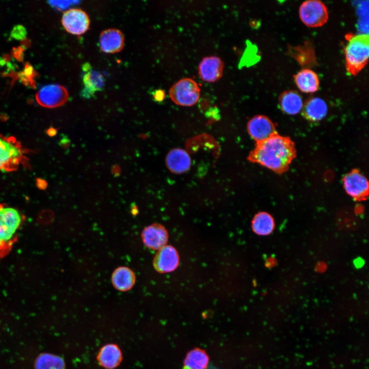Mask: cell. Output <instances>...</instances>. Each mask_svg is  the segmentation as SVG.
<instances>
[{
    "label": "cell",
    "mask_w": 369,
    "mask_h": 369,
    "mask_svg": "<svg viewBox=\"0 0 369 369\" xmlns=\"http://www.w3.org/2000/svg\"><path fill=\"white\" fill-rule=\"evenodd\" d=\"M29 151L13 136L0 134V170L6 172L16 171L20 166L30 168L26 154Z\"/></svg>",
    "instance_id": "obj_3"
},
{
    "label": "cell",
    "mask_w": 369,
    "mask_h": 369,
    "mask_svg": "<svg viewBox=\"0 0 369 369\" xmlns=\"http://www.w3.org/2000/svg\"><path fill=\"white\" fill-rule=\"evenodd\" d=\"M198 69L199 76L202 80L214 83L222 76L224 64L219 57L210 56L201 60Z\"/></svg>",
    "instance_id": "obj_11"
},
{
    "label": "cell",
    "mask_w": 369,
    "mask_h": 369,
    "mask_svg": "<svg viewBox=\"0 0 369 369\" xmlns=\"http://www.w3.org/2000/svg\"><path fill=\"white\" fill-rule=\"evenodd\" d=\"M296 156L294 143L289 137L277 133L263 141L256 142L248 159L281 174L288 171Z\"/></svg>",
    "instance_id": "obj_1"
},
{
    "label": "cell",
    "mask_w": 369,
    "mask_h": 369,
    "mask_svg": "<svg viewBox=\"0 0 369 369\" xmlns=\"http://www.w3.org/2000/svg\"><path fill=\"white\" fill-rule=\"evenodd\" d=\"M169 94L172 101L176 105L192 106L199 100L200 90L194 80L184 78L180 79L171 87Z\"/></svg>",
    "instance_id": "obj_5"
},
{
    "label": "cell",
    "mask_w": 369,
    "mask_h": 369,
    "mask_svg": "<svg viewBox=\"0 0 369 369\" xmlns=\"http://www.w3.org/2000/svg\"><path fill=\"white\" fill-rule=\"evenodd\" d=\"M247 130L256 142L263 141L277 133L274 123L268 117L262 115L252 118L248 123Z\"/></svg>",
    "instance_id": "obj_10"
},
{
    "label": "cell",
    "mask_w": 369,
    "mask_h": 369,
    "mask_svg": "<svg viewBox=\"0 0 369 369\" xmlns=\"http://www.w3.org/2000/svg\"><path fill=\"white\" fill-rule=\"evenodd\" d=\"M49 4L58 9L67 8L70 3V1H49Z\"/></svg>",
    "instance_id": "obj_26"
},
{
    "label": "cell",
    "mask_w": 369,
    "mask_h": 369,
    "mask_svg": "<svg viewBox=\"0 0 369 369\" xmlns=\"http://www.w3.org/2000/svg\"><path fill=\"white\" fill-rule=\"evenodd\" d=\"M97 358L99 364L102 367L107 369H113L120 364L122 355L117 345L109 344L100 349Z\"/></svg>",
    "instance_id": "obj_20"
},
{
    "label": "cell",
    "mask_w": 369,
    "mask_h": 369,
    "mask_svg": "<svg viewBox=\"0 0 369 369\" xmlns=\"http://www.w3.org/2000/svg\"><path fill=\"white\" fill-rule=\"evenodd\" d=\"M83 69L85 73L83 76L84 88L81 92V95L84 97L90 98L93 96L95 92L103 89L105 79L100 73L92 70L87 63L83 65Z\"/></svg>",
    "instance_id": "obj_13"
},
{
    "label": "cell",
    "mask_w": 369,
    "mask_h": 369,
    "mask_svg": "<svg viewBox=\"0 0 369 369\" xmlns=\"http://www.w3.org/2000/svg\"><path fill=\"white\" fill-rule=\"evenodd\" d=\"M179 262L176 250L170 245L163 246L157 253L153 261L155 269L160 273L171 272L175 270Z\"/></svg>",
    "instance_id": "obj_12"
},
{
    "label": "cell",
    "mask_w": 369,
    "mask_h": 369,
    "mask_svg": "<svg viewBox=\"0 0 369 369\" xmlns=\"http://www.w3.org/2000/svg\"><path fill=\"white\" fill-rule=\"evenodd\" d=\"M35 98L40 106L53 108L65 104L69 95L64 87L58 84H50L42 87L36 93Z\"/></svg>",
    "instance_id": "obj_7"
},
{
    "label": "cell",
    "mask_w": 369,
    "mask_h": 369,
    "mask_svg": "<svg viewBox=\"0 0 369 369\" xmlns=\"http://www.w3.org/2000/svg\"><path fill=\"white\" fill-rule=\"evenodd\" d=\"M302 23L309 27H319L326 23L329 17L325 5L318 0H309L302 3L299 10Z\"/></svg>",
    "instance_id": "obj_6"
},
{
    "label": "cell",
    "mask_w": 369,
    "mask_h": 369,
    "mask_svg": "<svg viewBox=\"0 0 369 369\" xmlns=\"http://www.w3.org/2000/svg\"><path fill=\"white\" fill-rule=\"evenodd\" d=\"M295 83L302 92L311 93L316 92L319 87V79L313 70L304 68L294 76Z\"/></svg>",
    "instance_id": "obj_19"
},
{
    "label": "cell",
    "mask_w": 369,
    "mask_h": 369,
    "mask_svg": "<svg viewBox=\"0 0 369 369\" xmlns=\"http://www.w3.org/2000/svg\"><path fill=\"white\" fill-rule=\"evenodd\" d=\"M209 362L206 352L200 348H195L187 353L182 369H206Z\"/></svg>",
    "instance_id": "obj_22"
},
{
    "label": "cell",
    "mask_w": 369,
    "mask_h": 369,
    "mask_svg": "<svg viewBox=\"0 0 369 369\" xmlns=\"http://www.w3.org/2000/svg\"><path fill=\"white\" fill-rule=\"evenodd\" d=\"M252 228L257 234L266 235L272 233L274 229V221L273 217L268 213L260 212L254 217Z\"/></svg>",
    "instance_id": "obj_23"
},
{
    "label": "cell",
    "mask_w": 369,
    "mask_h": 369,
    "mask_svg": "<svg viewBox=\"0 0 369 369\" xmlns=\"http://www.w3.org/2000/svg\"><path fill=\"white\" fill-rule=\"evenodd\" d=\"M292 55L303 66H310L316 62L314 49L311 45L308 44L294 47L290 50Z\"/></svg>",
    "instance_id": "obj_25"
},
{
    "label": "cell",
    "mask_w": 369,
    "mask_h": 369,
    "mask_svg": "<svg viewBox=\"0 0 369 369\" xmlns=\"http://www.w3.org/2000/svg\"><path fill=\"white\" fill-rule=\"evenodd\" d=\"M135 277L132 270L127 267H119L116 269L112 276V281L118 290L126 291L132 288L135 283Z\"/></svg>",
    "instance_id": "obj_21"
},
{
    "label": "cell",
    "mask_w": 369,
    "mask_h": 369,
    "mask_svg": "<svg viewBox=\"0 0 369 369\" xmlns=\"http://www.w3.org/2000/svg\"><path fill=\"white\" fill-rule=\"evenodd\" d=\"M166 164L172 173L182 174L190 169L192 160L186 150L181 148H174L168 153L166 158Z\"/></svg>",
    "instance_id": "obj_14"
},
{
    "label": "cell",
    "mask_w": 369,
    "mask_h": 369,
    "mask_svg": "<svg viewBox=\"0 0 369 369\" xmlns=\"http://www.w3.org/2000/svg\"><path fill=\"white\" fill-rule=\"evenodd\" d=\"M61 23L68 32L78 35L85 33L88 30L90 19L84 10L72 8L63 14Z\"/></svg>",
    "instance_id": "obj_9"
},
{
    "label": "cell",
    "mask_w": 369,
    "mask_h": 369,
    "mask_svg": "<svg viewBox=\"0 0 369 369\" xmlns=\"http://www.w3.org/2000/svg\"><path fill=\"white\" fill-rule=\"evenodd\" d=\"M304 117L312 121H318L323 119L327 113V106L324 100L317 97L308 99L302 109Z\"/></svg>",
    "instance_id": "obj_17"
},
{
    "label": "cell",
    "mask_w": 369,
    "mask_h": 369,
    "mask_svg": "<svg viewBox=\"0 0 369 369\" xmlns=\"http://www.w3.org/2000/svg\"><path fill=\"white\" fill-rule=\"evenodd\" d=\"M281 110L289 115H296L302 111L303 103L300 94L293 90L283 92L279 97Z\"/></svg>",
    "instance_id": "obj_18"
},
{
    "label": "cell",
    "mask_w": 369,
    "mask_h": 369,
    "mask_svg": "<svg viewBox=\"0 0 369 369\" xmlns=\"http://www.w3.org/2000/svg\"><path fill=\"white\" fill-rule=\"evenodd\" d=\"M347 40L344 47L345 67L348 73L353 75L358 74L366 65L369 54L368 34L346 35Z\"/></svg>",
    "instance_id": "obj_2"
},
{
    "label": "cell",
    "mask_w": 369,
    "mask_h": 369,
    "mask_svg": "<svg viewBox=\"0 0 369 369\" xmlns=\"http://www.w3.org/2000/svg\"><path fill=\"white\" fill-rule=\"evenodd\" d=\"M346 192L355 200H365L368 195V182L358 170L354 169L343 178Z\"/></svg>",
    "instance_id": "obj_8"
},
{
    "label": "cell",
    "mask_w": 369,
    "mask_h": 369,
    "mask_svg": "<svg viewBox=\"0 0 369 369\" xmlns=\"http://www.w3.org/2000/svg\"><path fill=\"white\" fill-rule=\"evenodd\" d=\"M18 210L7 205H0V251L8 245L14 237L22 222Z\"/></svg>",
    "instance_id": "obj_4"
},
{
    "label": "cell",
    "mask_w": 369,
    "mask_h": 369,
    "mask_svg": "<svg viewBox=\"0 0 369 369\" xmlns=\"http://www.w3.org/2000/svg\"><path fill=\"white\" fill-rule=\"evenodd\" d=\"M144 244L153 250L160 249L168 240V233L165 228L158 224H153L146 228L142 233Z\"/></svg>",
    "instance_id": "obj_16"
},
{
    "label": "cell",
    "mask_w": 369,
    "mask_h": 369,
    "mask_svg": "<svg viewBox=\"0 0 369 369\" xmlns=\"http://www.w3.org/2000/svg\"><path fill=\"white\" fill-rule=\"evenodd\" d=\"M154 97L155 99L157 101H161L165 97V93L161 90H157L155 91V93L154 95Z\"/></svg>",
    "instance_id": "obj_27"
},
{
    "label": "cell",
    "mask_w": 369,
    "mask_h": 369,
    "mask_svg": "<svg viewBox=\"0 0 369 369\" xmlns=\"http://www.w3.org/2000/svg\"><path fill=\"white\" fill-rule=\"evenodd\" d=\"M125 37L122 32L117 29H108L103 31L99 37V47L107 53L120 52L124 46Z\"/></svg>",
    "instance_id": "obj_15"
},
{
    "label": "cell",
    "mask_w": 369,
    "mask_h": 369,
    "mask_svg": "<svg viewBox=\"0 0 369 369\" xmlns=\"http://www.w3.org/2000/svg\"><path fill=\"white\" fill-rule=\"evenodd\" d=\"M34 367L35 369H65V364L59 356L43 353L37 357Z\"/></svg>",
    "instance_id": "obj_24"
}]
</instances>
